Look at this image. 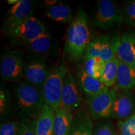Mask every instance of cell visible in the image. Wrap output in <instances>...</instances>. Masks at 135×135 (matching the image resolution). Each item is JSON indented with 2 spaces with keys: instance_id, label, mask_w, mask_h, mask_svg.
<instances>
[{
  "instance_id": "6da1fadb",
  "label": "cell",
  "mask_w": 135,
  "mask_h": 135,
  "mask_svg": "<svg viewBox=\"0 0 135 135\" xmlns=\"http://www.w3.org/2000/svg\"><path fill=\"white\" fill-rule=\"evenodd\" d=\"M89 23L84 8H79L65 36L64 51L69 60L78 61L84 58L88 46L94 39Z\"/></svg>"
},
{
  "instance_id": "7a4b0ae2",
  "label": "cell",
  "mask_w": 135,
  "mask_h": 135,
  "mask_svg": "<svg viewBox=\"0 0 135 135\" xmlns=\"http://www.w3.org/2000/svg\"><path fill=\"white\" fill-rule=\"evenodd\" d=\"M14 109L22 118H37L45 104L41 89L27 81H21L13 91Z\"/></svg>"
},
{
  "instance_id": "3957f363",
  "label": "cell",
  "mask_w": 135,
  "mask_h": 135,
  "mask_svg": "<svg viewBox=\"0 0 135 135\" xmlns=\"http://www.w3.org/2000/svg\"><path fill=\"white\" fill-rule=\"evenodd\" d=\"M69 70L66 66L64 59L61 58L50 73L42 87L45 103L53 109L61 105V97L65 76Z\"/></svg>"
},
{
  "instance_id": "277c9868",
  "label": "cell",
  "mask_w": 135,
  "mask_h": 135,
  "mask_svg": "<svg viewBox=\"0 0 135 135\" xmlns=\"http://www.w3.org/2000/svg\"><path fill=\"white\" fill-rule=\"evenodd\" d=\"M123 21V11L110 0H99L91 16V23L102 30H109L119 26Z\"/></svg>"
},
{
  "instance_id": "5b68a950",
  "label": "cell",
  "mask_w": 135,
  "mask_h": 135,
  "mask_svg": "<svg viewBox=\"0 0 135 135\" xmlns=\"http://www.w3.org/2000/svg\"><path fill=\"white\" fill-rule=\"evenodd\" d=\"M121 36L118 33H109L94 38L86 50L84 58L98 57L107 61L117 55Z\"/></svg>"
},
{
  "instance_id": "8992f818",
  "label": "cell",
  "mask_w": 135,
  "mask_h": 135,
  "mask_svg": "<svg viewBox=\"0 0 135 135\" xmlns=\"http://www.w3.org/2000/svg\"><path fill=\"white\" fill-rule=\"evenodd\" d=\"M24 53L17 50L5 49L0 60L1 79L6 81L18 82L23 75Z\"/></svg>"
},
{
  "instance_id": "52a82bcc",
  "label": "cell",
  "mask_w": 135,
  "mask_h": 135,
  "mask_svg": "<svg viewBox=\"0 0 135 135\" xmlns=\"http://www.w3.org/2000/svg\"><path fill=\"white\" fill-rule=\"evenodd\" d=\"M116 89L106 87L98 94L92 97H85V102L88 106L92 119H102L111 118L115 100Z\"/></svg>"
},
{
  "instance_id": "ba28073f",
  "label": "cell",
  "mask_w": 135,
  "mask_h": 135,
  "mask_svg": "<svg viewBox=\"0 0 135 135\" xmlns=\"http://www.w3.org/2000/svg\"><path fill=\"white\" fill-rule=\"evenodd\" d=\"M50 73L43 56L33 54L25 58L23 75L26 81L32 85L41 89Z\"/></svg>"
},
{
  "instance_id": "9c48e42d",
  "label": "cell",
  "mask_w": 135,
  "mask_h": 135,
  "mask_svg": "<svg viewBox=\"0 0 135 135\" xmlns=\"http://www.w3.org/2000/svg\"><path fill=\"white\" fill-rule=\"evenodd\" d=\"M45 25L38 18L31 17L8 33L11 43L16 46L27 45L46 31Z\"/></svg>"
},
{
  "instance_id": "30bf717a",
  "label": "cell",
  "mask_w": 135,
  "mask_h": 135,
  "mask_svg": "<svg viewBox=\"0 0 135 135\" xmlns=\"http://www.w3.org/2000/svg\"><path fill=\"white\" fill-rule=\"evenodd\" d=\"M35 3L31 0H19L12 5L4 17L3 30L6 34L33 17Z\"/></svg>"
},
{
  "instance_id": "8fae6325",
  "label": "cell",
  "mask_w": 135,
  "mask_h": 135,
  "mask_svg": "<svg viewBox=\"0 0 135 135\" xmlns=\"http://www.w3.org/2000/svg\"><path fill=\"white\" fill-rule=\"evenodd\" d=\"M77 84L71 73L68 71L63 81L60 106L72 113L79 108L82 101L81 94Z\"/></svg>"
},
{
  "instance_id": "7c38bea8",
  "label": "cell",
  "mask_w": 135,
  "mask_h": 135,
  "mask_svg": "<svg viewBox=\"0 0 135 135\" xmlns=\"http://www.w3.org/2000/svg\"><path fill=\"white\" fill-rule=\"evenodd\" d=\"M135 113V94L128 89H116L111 118L123 121Z\"/></svg>"
},
{
  "instance_id": "4fadbf2b",
  "label": "cell",
  "mask_w": 135,
  "mask_h": 135,
  "mask_svg": "<svg viewBox=\"0 0 135 135\" xmlns=\"http://www.w3.org/2000/svg\"><path fill=\"white\" fill-rule=\"evenodd\" d=\"M68 135H93L92 118L89 109L79 108L75 111Z\"/></svg>"
},
{
  "instance_id": "5bb4252c",
  "label": "cell",
  "mask_w": 135,
  "mask_h": 135,
  "mask_svg": "<svg viewBox=\"0 0 135 135\" xmlns=\"http://www.w3.org/2000/svg\"><path fill=\"white\" fill-rule=\"evenodd\" d=\"M116 55L120 61L135 65L134 31H128L121 35L120 44Z\"/></svg>"
},
{
  "instance_id": "9a60e30c",
  "label": "cell",
  "mask_w": 135,
  "mask_h": 135,
  "mask_svg": "<svg viewBox=\"0 0 135 135\" xmlns=\"http://www.w3.org/2000/svg\"><path fill=\"white\" fill-rule=\"evenodd\" d=\"M77 83L86 94V97H92L98 94L105 88V85L100 80L89 75L83 69L77 73Z\"/></svg>"
},
{
  "instance_id": "2e32d148",
  "label": "cell",
  "mask_w": 135,
  "mask_h": 135,
  "mask_svg": "<svg viewBox=\"0 0 135 135\" xmlns=\"http://www.w3.org/2000/svg\"><path fill=\"white\" fill-rule=\"evenodd\" d=\"M72 112L60 106L55 109L53 120L54 135H68L73 120Z\"/></svg>"
},
{
  "instance_id": "e0dca14e",
  "label": "cell",
  "mask_w": 135,
  "mask_h": 135,
  "mask_svg": "<svg viewBox=\"0 0 135 135\" xmlns=\"http://www.w3.org/2000/svg\"><path fill=\"white\" fill-rule=\"evenodd\" d=\"M135 87V65H130L119 61L115 89H129Z\"/></svg>"
},
{
  "instance_id": "ac0fdd59",
  "label": "cell",
  "mask_w": 135,
  "mask_h": 135,
  "mask_svg": "<svg viewBox=\"0 0 135 135\" xmlns=\"http://www.w3.org/2000/svg\"><path fill=\"white\" fill-rule=\"evenodd\" d=\"M55 109L45 103L43 109L36 118V135H54L53 120Z\"/></svg>"
},
{
  "instance_id": "d6986e66",
  "label": "cell",
  "mask_w": 135,
  "mask_h": 135,
  "mask_svg": "<svg viewBox=\"0 0 135 135\" xmlns=\"http://www.w3.org/2000/svg\"><path fill=\"white\" fill-rule=\"evenodd\" d=\"M53 41L50 33L46 30L43 34L27 45V49L35 55H41L53 51Z\"/></svg>"
},
{
  "instance_id": "ffe728a7",
  "label": "cell",
  "mask_w": 135,
  "mask_h": 135,
  "mask_svg": "<svg viewBox=\"0 0 135 135\" xmlns=\"http://www.w3.org/2000/svg\"><path fill=\"white\" fill-rule=\"evenodd\" d=\"M46 16L51 20L60 23H67L73 21L72 9L68 5L58 3L47 8Z\"/></svg>"
},
{
  "instance_id": "44dd1931",
  "label": "cell",
  "mask_w": 135,
  "mask_h": 135,
  "mask_svg": "<svg viewBox=\"0 0 135 135\" xmlns=\"http://www.w3.org/2000/svg\"><path fill=\"white\" fill-rule=\"evenodd\" d=\"M119 64V60L117 55L106 61L103 74L99 79L106 87L111 88L115 85Z\"/></svg>"
},
{
  "instance_id": "7402d4cb",
  "label": "cell",
  "mask_w": 135,
  "mask_h": 135,
  "mask_svg": "<svg viewBox=\"0 0 135 135\" xmlns=\"http://www.w3.org/2000/svg\"><path fill=\"white\" fill-rule=\"evenodd\" d=\"M106 61L98 57H88L84 58L83 70L89 75L100 79L103 74Z\"/></svg>"
},
{
  "instance_id": "603a6c76",
  "label": "cell",
  "mask_w": 135,
  "mask_h": 135,
  "mask_svg": "<svg viewBox=\"0 0 135 135\" xmlns=\"http://www.w3.org/2000/svg\"><path fill=\"white\" fill-rule=\"evenodd\" d=\"M36 118H22L18 135H36Z\"/></svg>"
},
{
  "instance_id": "cb8c5ba5",
  "label": "cell",
  "mask_w": 135,
  "mask_h": 135,
  "mask_svg": "<svg viewBox=\"0 0 135 135\" xmlns=\"http://www.w3.org/2000/svg\"><path fill=\"white\" fill-rule=\"evenodd\" d=\"M0 104H1V117L9 113L11 109L10 105L11 103V95L9 91L6 87L1 86L0 89Z\"/></svg>"
},
{
  "instance_id": "d4e9b609",
  "label": "cell",
  "mask_w": 135,
  "mask_h": 135,
  "mask_svg": "<svg viewBox=\"0 0 135 135\" xmlns=\"http://www.w3.org/2000/svg\"><path fill=\"white\" fill-rule=\"evenodd\" d=\"M119 135H135V113L123 121H118Z\"/></svg>"
},
{
  "instance_id": "484cf974",
  "label": "cell",
  "mask_w": 135,
  "mask_h": 135,
  "mask_svg": "<svg viewBox=\"0 0 135 135\" xmlns=\"http://www.w3.org/2000/svg\"><path fill=\"white\" fill-rule=\"evenodd\" d=\"M93 135H117L115 128L110 121H101L96 124Z\"/></svg>"
},
{
  "instance_id": "4316f807",
  "label": "cell",
  "mask_w": 135,
  "mask_h": 135,
  "mask_svg": "<svg viewBox=\"0 0 135 135\" xmlns=\"http://www.w3.org/2000/svg\"><path fill=\"white\" fill-rule=\"evenodd\" d=\"M123 20L126 24L135 26V1H131L126 4L123 10Z\"/></svg>"
},
{
  "instance_id": "83f0119b",
  "label": "cell",
  "mask_w": 135,
  "mask_h": 135,
  "mask_svg": "<svg viewBox=\"0 0 135 135\" xmlns=\"http://www.w3.org/2000/svg\"><path fill=\"white\" fill-rule=\"evenodd\" d=\"M20 121H9L1 123L0 135H18Z\"/></svg>"
},
{
  "instance_id": "f1b7e54d",
  "label": "cell",
  "mask_w": 135,
  "mask_h": 135,
  "mask_svg": "<svg viewBox=\"0 0 135 135\" xmlns=\"http://www.w3.org/2000/svg\"><path fill=\"white\" fill-rule=\"evenodd\" d=\"M18 1H19V0H8V4H9L14 5L15 4H16Z\"/></svg>"
},
{
  "instance_id": "f546056e",
  "label": "cell",
  "mask_w": 135,
  "mask_h": 135,
  "mask_svg": "<svg viewBox=\"0 0 135 135\" xmlns=\"http://www.w3.org/2000/svg\"><path fill=\"white\" fill-rule=\"evenodd\" d=\"M117 135H119V134H117Z\"/></svg>"
}]
</instances>
